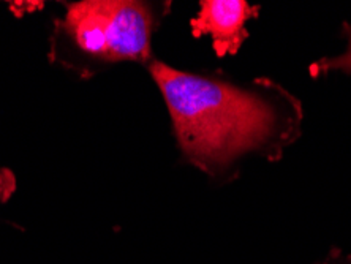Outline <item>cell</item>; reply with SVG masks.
Here are the masks:
<instances>
[{
    "mask_svg": "<svg viewBox=\"0 0 351 264\" xmlns=\"http://www.w3.org/2000/svg\"><path fill=\"white\" fill-rule=\"evenodd\" d=\"M149 73L167 101L180 151L206 173L265 146L276 130L272 106L252 92L158 60L151 62Z\"/></svg>",
    "mask_w": 351,
    "mask_h": 264,
    "instance_id": "obj_1",
    "label": "cell"
},
{
    "mask_svg": "<svg viewBox=\"0 0 351 264\" xmlns=\"http://www.w3.org/2000/svg\"><path fill=\"white\" fill-rule=\"evenodd\" d=\"M154 13L136 0H81L69 3L65 14L54 21L51 60L89 77L90 64L147 62L152 57Z\"/></svg>",
    "mask_w": 351,
    "mask_h": 264,
    "instance_id": "obj_2",
    "label": "cell"
},
{
    "mask_svg": "<svg viewBox=\"0 0 351 264\" xmlns=\"http://www.w3.org/2000/svg\"><path fill=\"white\" fill-rule=\"evenodd\" d=\"M258 10L245 0H203L199 12L190 21V29L193 37L209 35L219 57L234 56L249 37L247 21L255 18Z\"/></svg>",
    "mask_w": 351,
    "mask_h": 264,
    "instance_id": "obj_3",
    "label": "cell"
},
{
    "mask_svg": "<svg viewBox=\"0 0 351 264\" xmlns=\"http://www.w3.org/2000/svg\"><path fill=\"white\" fill-rule=\"evenodd\" d=\"M343 35L347 37V51L343 54L329 57V59H322L311 67L312 76H319L328 71H342V73L351 75V25L343 24Z\"/></svg>",
    "mask_w": 351,
    "mask_h": 264,
    "instance_id": "obj_4",
    "label": "cell"
},
{
    "mask_svg": "<svg viewBox=\"0 0 351 264\" xmlns=\"http://www.w3.org/2000/svg\"><path fill=\"white\" fill-rule=\"evenodd\" d=\"M18 189L16 174L10 168L0 167V206L8 203Z\"/></svg>",
    "mask_w": 351,
    "mask_h": 264,
    "instance_id": "obj_5",
    "label": "cell"
},
{
    "mask_svg": "<svg viewBox=\"0 0 351 264\" xmlns=\"http://www.w3.org/2000/svg\"><path fill=\"white\" fill-rule=\"evenodd\" d=\"M8 5L10 12L16 18H23L25 13H32L43 8V2H10Z\"/></svg>",
    "mask_w": 351,
    "mask_h": 264,
    "instance_id": "obj_6",
    "label": "cell"
}]
</instances>
